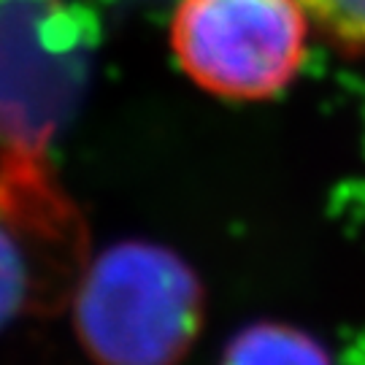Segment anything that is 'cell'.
<instances>
[{
    "instance_id": "5b68a950",
    "label": "cell",
    "mask_w": 365,
    "mask_h": 365,
    "mask_svg": "<svg viewBox=\"0 0 365 365\" xmlns=\"http://www.w3.org/2000/svg\"><path fill=\"white\" fill-rule=\"evenodd\" d=\"M225 365H327L325 354L292 330L262 327L233 344Z\"/></svg>"
},
{
    "instance_id": "8992f818",
    "label": "cell",
    "mask_w": 365,
    "mask_h": 365,
    "mask_svg": "<svg viewBox=\"0 0 365 365\" xmlns=\"http://www.w3.org/2000/svg\"><path fill=\"white\" fill-rule=\"evenodd\" d=\"M300 6L327 46L365 60V0H300Z\"/></svg>"
},
{
    "instance_id": "277c9868",
    "label": "cell",
    "mask_w": 365,
    "mask_h": 365,
    "mask_svg": "<svg viewBox=\"0 0 365 365\" xmlns=\"http://www.w3.org/2000/svg\"><path fill=\"white\" fill-rule=\"evenodd\" d=\"M81 227L41 160H0V330L49 309L84 274Z\"/></svg>"
},
{
    "instance_id": "7a4b0ae2",
    "label": "cell",
    "mask_w": 365,
    "mask_h": 365,
    "mask_svg": "<svg viewBox=\"0 0 365 365\" xmlns=\"http://www.w3.org/2000/svg\"><path fill=\"white\" fill-rule=\"evenodd\" d=\"M76 312L103 365H173L200 325V287L168 249L122 244L84 268Z\"/></svg>"
},
{
    "instance_id": "6da1fadb",
    "label": "cell",
    "mask_w": 365,
    "mask_h": 365,
    "mask_svg": "<svg viewBox=\"0 0 365 365\" xmlns=\"http://www.w3.org/2000/svg\"><path fill=\"white\" fill-rule=\"evenodd\" d=\"M98 22L76 0H0V160H43L76 117Z\"/></svg>"
},
{
    "instance_id": "3957f363",
    "label": "cell",
    "mask_w": 365,
    "mask_h": 365,
    "mask_svg": "<svg viewBox=\"0 0 365 365\" xmlns=\"http://www.w3.org/2000/svg\"><path fill=\"white\" fill-rule=\"evenodd\" d=\"M312 19L300 0H182L170 49L200 90L225 101H268L306 60Z\"/></svg>"
}]
</instances>
